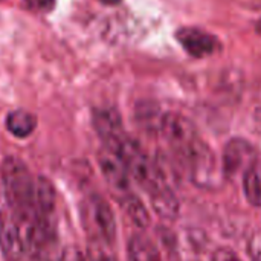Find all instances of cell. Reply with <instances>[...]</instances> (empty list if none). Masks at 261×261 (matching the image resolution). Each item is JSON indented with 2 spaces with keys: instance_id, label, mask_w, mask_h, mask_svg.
<instances>
[{
  "instance_id": "1",
  "label": "cell",
  "mask_w": 261,
  "mask_h": 261,
  "mask_svg": "<svg viewBox=\"0 0 261 261\" xmlns=\"http://www.w3.org/2000/svg\"><path fill=\"white\" fill-rule=\"evenodd\" d=\"M2 180L9 208L20 225L37 216V179L17 158H8L2 165Z\"/></svg>"
},
{
  "instance_id": "2",
  "label": "cell",
  "mask_w": 261,
  "mask_h": 261,
  "mask_svg": "<svg viewBox=\"0 0 261 261\" xmlns=\"http://www.w3.org/2000/svg\"><path fill=\"white\" fill-rule=\"evenodd\" d=\"M84 231L90 237V242H101L112 245L116 236V222L109 203L99 197L92 196L86 200L83 208Z\"/></svg>"
},
{
  "instance_id": "3",
  "label": "cell",
  "mask_w": 261,
  "mask_h": 261,
  "mask_svg": "<svg viewBox=\"0 0 261 261\" xmlns=\"http://www.w3.org/2000/svg\"><path fill=\"white\" fill-rule=\"evenodd\" d=\"M188 164L191 180L200 188H216L220 180V171L213 151L199 141L184 158Z\"/></svg>"
},
{
  "instance_id": "4",
  "label": "cell",
  "mask_w": 261,
  "mask_h": 261,
  "mask_svg": "<svg viewBox=\"0 0 261 261\" xmlns=\"http://www.w3.org/2000/svg\"><path fill=\"white\" fill-rule=\"evenodd\" d=\"M161 128L165 139L173 147V150L184 158L200 141L193 124L184 116L176 113L165 115L161 122Z\"/></svg>"
},
{
  "instance_id": "5",
  "label": "cell",
  "mask_w": 261,
  "mask_h": 261,
  "mask_svg": "<svg viewBox=\"0 0 261 261\" xmlns=\"http://www.w3.org/2000/svg\"><path fill=\"white\" fill-rule=\"evenodd\" d=\"M0 249L8 261H18L26 251L20 223L11 208L0 210Z\"/></svg>"
},
{
  "instance_id": "6",
  "label": "cell",
  "mask_w": 261,
  "mask_h": 261,
  "mask_svg": "<svg viewBox=\"0 0 261 261\" xmlns=\"http://www.w3.org/2000/svg\"><path fill=\"white\" fill-rule=\"evenodd\" d=\"M98 164L107 185L110 187V190L115 191L116 197L130 193V173L122 159L115 151L109 148L99 151Z\"/></svg>"
},
{
  "instance_id": "7",
  "label": "cell",
  "mask_w": 261,
  "mask_h": 261,
  "mask_svg": "<svg viewBox=\"0 0 261 261\" xmlns=\"http://www.w3.org/2000/svg\"><path fill=\"white\" fill-rule=\"evenodd\" d=\"M177 40L185 47V50L197 58L211 55L217 49V40L199 29L185 28L177 32Z\"/></svg>"
},
{
  "instance_id": "8",
  "label": "cell",
  "mask_w": 261,
  "mask_h": 261,
  "mask_svg": "<svg viewBox=\"0 0 261 261\" xmlns=\"http://www.w3.org/2000/svg\"><path fill=\"white\" fill-rule=\"evenodd\" d=\"M254 153L248 142L242 139H234L225 148V165L223 171L226 176L234 177L239 171H246L254 162Z\"/></svg>"
},
{
  "instance_id": "9",
  "label": "cell",
  "mask_w": 261,
  "mask_h": 261,
  "mask_svg": "<svg viewBox=\"0 0 261 261\" xmlns=\"http://www.w3.org/2000/svg\"><path fill=\"white\" fill-rule=\"evenodd\" d=\"M95 128L104 141L106 147H110L122 135H125L118 115L112 110H102L95 115Z\"/></svg>"
},
{
  "instance_id": "10",
  "label": "cell",
  "mask_w": 261,
  "mask_h": 261,
  "mask_svg": "<svg viewBox=\"0 0 261 261\" xmlns=\"http://www.w3.org/2000/svg\"><path fill=\"white\" fill-rule=\"evenodd\" d=\"M154 213L164 220H174L179 214V200L170 187L159 188L150 194Z\"/></svg>"
},
{
  "instance_id": "11",
  "label": "cell",
  "mask_w": 261,
  "mask_h": 261,
  "mask_svg": "<svg viewBox=\"0 0 261 261\" xmlns=\"http://www.w3.org/2000/svg\"><path fill=\"white\" fill-rule=\"evenodd\" d=\"M118 200H119V205H121L124 214L127 216V219L133 225H136L141 229H144V228H147L150 225V222H151L150 213H148V210L145 208V205L142 203V200L136 194H133L130 191V193L118 197Z\"/></svg>"
},
{
  "instance_id": "12",
  "label": "cell",
  "mask_w": 261,
  "mask_h": 261,
  "mask_svg": "<svg viewBox=\"0 0 261 261\" xmlns=\"http://www.w3.org/2000/svg\"><path fill=\"white\" fill-rule=\"evenodd\" d=\"M130 261H162L158 246L142 234H135L127 246Z\"/></svg>"
},
{
  "instance_id": "13",
  "label": "cell",
  "mask_w": 261,
  "mask_h": 261,
  "mask_svg": "<svg viewBox=\"0 0 261 261\" xmlns=\"http://www.w3.org/2000/svg\"><path fill=\"white\" fill-rule=\"evenodd\" d=\"M243 188L246 199L255 205L261 206V159H254L243 174Z\"/></svg>"
},
{
  "instance_id": "14",
  "label": "cell",
  "mask_w": 261,
  "mask_h": 261,
  "mask_svg": "<svg viewBox=\"0 0 261 261\" xmlns=\"http://www.w3.org/2000/svg\"><path fill=\"white\" fill-rule=\"evenodd\" d=\"M37 121L35 118L24 112V110H15L9 113L6 119V128L17 138H26L35 130Z\"/></svg>"
},
{
  "instance_id": "15",
  "label": "cell",
  "mask_w": 261,
  "mask_h": 261,
  "mask_svg": "<svg viewBox=\"0 0 261 261\" xmlns=\"http://www.w3.org/2000/svg\"><path fill=\"white\" fill-rule=\"evenodd\" d=\"M89 257H90V261H116L110 249V245L101 243V242H90Z\"/></svg>"
},
{
  "instance_id": "16",
  "label": "cell",
  "mask_w": 261,
  "mask_h": 261,
  "mask_svg": "<svg viewBox=\"0 0 261 261\" xmlns=\"http://www.w3.org/2000/svg\"><path fill=\"white\" fill-rule=\"evenodd\" d=\"M26 6L37 12H49L55 6V0H24Z\"/></svg>"
},
{
  "instance_id": "17",
  "label": "cell",
  "mask_w": 261,
  "mask_h": 261,
  "mask_svg": "<svg viewBox=\"0 0 261 261\" xmlns=\"http://www.w3.org/2000/svg\"><path fill=\"white\" fill-rule=\"evenodd\" d=\"M249 254L254 261H261V234L254 236L249 242Z\"/></svg>"
},
{
  "instance_id": "18",
  "label": "cell",
  "mask_w": 261,
  "mask_h": 261,
  "mask_svg": "<svg viewBox=\"0 0 261 261\" xmlns=\"http://www.w3.org/2000/svg\"><path fill=\"white\" fill-rule=\"evenodd\" d=\"M60 261H84V257L76 248H66L61 251Z\"/></svg>"
},
{
  "instance_id": "19",
  "label": "cell",
  "mask_w": 261,
  "mask_h": 261,
  "mask_svg": "<svg viewBox=\"0 0 261 261\" xmlns=\"http://www.w3.org/2000/svg\"><path fill=\"white\" fill-rule=\"evenodd\" d=\"M213 261H242L232 251L229 249H219L214 255Z\"/></svg>"
},
{
  "instance_id": "20",
  "label": "cell",
  "mask_w": 261,
  "mask_h": 261,
  "mask_svg": "<svg viewBox=\"0 0 261 261\" xmlns=\"http://www.w3.org/2000/svg\"><path fill=\"white\" fill-rule=\"evenodd\" d=\"M102 3H109V5H115V3H118L119 0H101Z\"/></svg>"
},
{
  "instance_id": "21",
  "label": "cell",
  "mask_w": 261,
  "mask_h": 261,
  "mask_svg": "<svg viewBox=\"0 0 261 261\" xmlns=\"http://www.w3.org/2000/svg\"><path fill=\"white\" fill-rule=\"evenodd\" d=\"M257 31H258V34H261V20L258 21V24H257Z\"/></svg>"
},
{
  "instance_id": "22",
  "label": "cell",
  "mask_w": 261,
  "mask_h": 261,
  "mask_svg": "<svg viewBox=\"0 0 261 261\" xmlns=\"http://www.w3.org/2000/svg\"><path fill=\"white\" fill-rule=\"evenodd\" d=\"M0 2H5V0H0Z\"/></svg>"
}]
</instances>
